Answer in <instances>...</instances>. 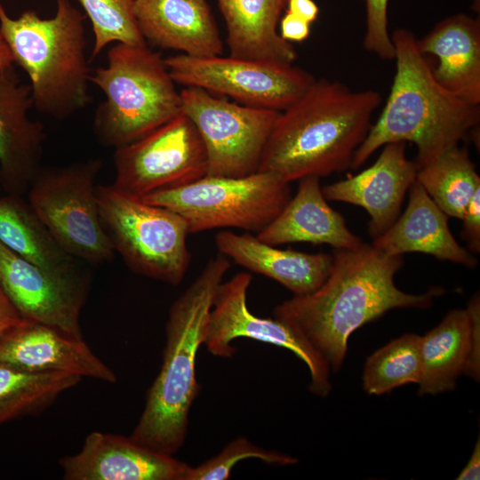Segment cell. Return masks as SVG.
<instances>
[{"instance_id": "obj_1", "label": "cell", "mask_w": 480, "mask_h": 480, "mask_svg": "<svg viewBox=\"0 0 480 480\" xmlns=\"http://www.w3.org/2000/svg\"><path fill=\"white\" fill-rule=\"evenodd\" d=\"M403 264L402 255L387 254L365 243L335 249L324 282L310 293L293 295L276 306L274 317L299 331L337 372L356 330L394 308H428L444 292L441 287L421 294L398 289L395 276Z\"/></svg>"}, {"instance_id": "obj_2", "label": "cell", "mask_w": 480, "mask_h": 480, "mask_svg": "<svg viewBox=\"0 0 480 480\" xmlns=\"http://www.w3.org/2000/svg\"><path fill=\"white\" fill-rule=\"evenodd\" d=\"M380 103L375 90L352 91L340 81L316 79L279 113L258 171L291 183L350 168Z\"/></svg>"}, {"instance_id": "obj_3", "label": "cell", "mask_w": 480, "mask_h": 480, "mask_svg": "<svg viewBox=\"0 0 480 480\" xmlns=\"http://www.w3.org/2000/svg\"><path fill=\"white\" fill-rule=\"evenodd\" d=\"M396 74L386 104L356 149L352 169H357L380 148L392 142H412L418 169L475 135L479 106L471 105L444 89L419 50L417 38L406 28L391 34Z\"/></svg>"}, {"instance_id": "obj_4", "label": "cell", "mask_w": 480, "mask_h": 480, "mask_svg": "<svg viewBox=\"0 0 480 480\" xmlns=\"http://www.w3.org/2000/svg\"><path fill=\"white\" fill-rule=\"evenodd\" d=\"M230 266V260L219 252L171 306L162 366L130 435L134 442L171 456L183 445L198 394L197 351L205 339L214 294Z\"/></svg>"}, {"instance_id": "obj_5", "label": "cell", "mask_w": 480, "mask_h": 480, "mask_svg": "<svg viewBox=\"0 0 480 480\" xmlns=\"http://www.w3.org/2000/svg\"><path fill=\"white\" fill-rule=\"evenodd\" d=\"M56 6L49 19L33 10L13 19L0 1V32L13 63L29 78L36 108L62 120L90 104L92 70L86 57L85 16L70 0H56Z\"/></svg>"}, {"instance_id": "obj_6", "label": "cell", "mask_w": 480, "mask_h": 480, "mask_svg": "<svg viewBox=\"0 0 480 480\" xmlns=\"http://www.w3.org/2000/svg\"><path fill=\"white\" fill-rule=\"evenodd\" d=\"M89 80L106 97L92 122L103 146L116 148L132 142L182 111L164 59L148 44L116 43L108 52L107 66L92 71Z\"/></svg>"}, {"instance_id": "obj_7", "label": "cell", "mask_w": 480, "mask_h": 480, "mask_svg": "<svg viewBox=\"0 0 480 480\" xmlns=\"http://www.w3.org/2000/svg\"><path fill=\"white\" fill-rule=\"evenodd\" d=\"M104 230L115 252L133 272L171 285L183 280L191 255L186 220L177 212L120 191L97 185Z\"/></svg>"}, {"instance_id": "obj_8", "label": "cell", "mask_w": 480, "mask_h": 480, "mask_svg": "<svg viewBox=\"0 0 480 480\" xmlns=\"http://www.w3.org/2000/svg\"><path fill=\"white\" fill-rule=\"evenodd\" d=\"M291 197L289 182L272 172L258 171L244 177L205 175L191 184L141 199L180 214L189 234L220 228L258 234Z\"/></svg>"}, {"instance_id": "obj_9", "label": "cell", "mask_w": 480, "mask_h": 480, "mask_svg": "<svg viewBox=\"0 0 480 480\" xmlns=\"http://www.w3.org/2000/svg\"><path fill=\"white\" fill-rule=\"evenodd\" d=\"M103 166L90 158L58 167H41L28 190V202L59 244L71 256L92 264L114 259L102 226L96 178Z\"/></svg>"}, {"instance_id": "obj_10", "label": "cell", "mask_w": 480, "mask_h": 480, "mask_svg": "<svg viewBox=\"0 0 480 480\" xmlns=\"http://www.w3.org/2000/svg\"><path fill=\"white\" fill-rule=\"evenodd\" d=\"M175 84L203 88L242 105L283 111L294 103L316 78L292 63L233 56L164 59Z\"/></svg>"}, {"instance_id": "obj_11", "label": "cell", "mask_w": 480, "mask_h": 480, "mask_svg": "<svg viewBox=\"0 0 480 480\" xmlns=\"http://www.w3.org/2000/svg\"><path fill=\"white\" fill-rule=\"evenodd\" d=\"M181 110L204 144L207 175L244 177L258 172L261 155L281 111L217 98L196 86L180 92Z\"/></svg>"}, {"instance_id": "obj_12", "label": "cell", "mask_w": 480, "mask_h": 480, "mask_svg": "<svg viewBox=\"0 0 480 480\" xmlns=\"http://www.w3.org/2000/svg\"><path fill=\"white\" fill-rule=\"evenodd\" d=\"M113 186L136 197L177 188L207 175V153L192 121L181 111L114 152Z\"/></svg>"}, {"instance_id": "obj_13", "label": "cell", "mask_w": 480, "mask_h": 480, "mask_svg": "<svg viewBox=\"0 0 480 480\" xmlns=\"http://www.w3.org/2000/svg\"><path fill=\"white\" fill-rule=\"evenodd\" d=\"M252 279L251 274L239 272L218 286L204 341L208 351L215 356L230 357L236 352L230 342L236 338H249L287 348L308 366L309 390L326 396L332 388L330 365L291 324L276 317H259L249 310L247 291Z\"/></svg>"}, {"instance_id": "obj_14", "label": "cell", "mask_w": 480, "mask_h": 480, "mask_svg": "<svg viewBox=\"0 0 480 480\" xmlns=\"http://www.w3.org/2000/svg\"><path fill=\"white\" fill-rule=\"evenodd\" d=\"M0 284L22 317L83 339L80 314L89 277L33 264L0 243Z\"/></svg>"}, {"instance_id": "obj_15", "label": "cell", "mask_w": 480, "mask_h": 480, "mask_svg": "<svg viewBox=\"0 0 480 480\" xmlns=\"http://www.w3.org/2000/svg\"><path fill=\"white\" fill-rule=\"evenodd\" d=\"M66 480H185L190 466L130 436L94 431L59 460Z\"/></svg>"}, {"instance_id": "obj_16", "label": "cell", "mask_w": 480, "mask_h": 480, "mask_svg": "<svg viewBox=\"0 0 480 480\" xmlns=\"http://www.w3.org/2000/svg\"><path fill=\"white\" fill-rule=\"evenodd\" d=\"M0 364L28 372H61L115 383V372L84 339L24 318L0 340Z\"/></svg>"}, {"instance_id": "obj_17", "label": "cell", "mask_w": 480, "mask_h": 480, "mask_svg": "<svg viewBox=\"0 0 480 480\" xmlns=\"http://www.w3.org/2000/svg\"><path fill=\"white\" fill-rule=\"evenodd\" d=\"M32 106L30 85L20 82L14 64L0 67V186L6 194L27 193L42 167L45 132L29 118Z\"/></svg>"}, {"instance_id": "obj_18", "label": "cell", "mask_w": 480, "mask_h": 480, "mask_svg": "<svg viewBox=\"0 0 480 480\" xmlns=\"http://www.w3.org/2000/svg\"><path fill=\"white\" fill-rule=\"evenodd\" d=\"M405 149V142L388 143L370 167L322 187L327 201L351 204L367 212L368 231L373 239L399 217L405 194L416 180L418 167L408 159Z\"/></svg>"}, {"instance_id": "obj_19", "label": "cell", "mask_w": 480, "mask_h": 480, "mask_svg": "<svg viewBox=\"0 0 480 480\" xmlns=\"http://www.w3.org/2000/svg\"><path fill=\"white\" fill-rule=\"evenodd\" d=\"M480 299L476 293L466 309H452L420 339L422 371L419 395L452 391L465 373L480 376Z\"/></svg>"}, {"instance_id": "obj_20", "label": "cell", "mask_w": 480, "mask_h": 480, "mask_svg": "<svg viewBox=\"0 0 480 480\" xmlns=\"http://www.w3.org/2000/svg\"><path fill=\"white\" fill-rule=\"evenodd\" d=\"M146 42L191 57L221 55L223 42L206 0H135Z\"/></svg>"}, {"instance_id": "obj_21", "label": "cell", "mask_w": 480, "mask_h": 480, "mask_svg": "<svg viewBox=\"0 0 480 480\" xmlns=\"http://www.w3.org/2000/svg\"><path fill=\"white\" fill-rule=\"evenodd\" d=\"M417 45L424 56L436 57L437 63L430 68L444 89L471 105H480L479 17H446L417 39Z\"/></svg>"}, {"instance_id": "obj_22", "label": "cell", "mask_w": 480, "mask_h": 480, "mask_svg": "<svg viewBox=\"0 0 480 480\" xmlns=\"http://www.w3.org/2000/svg\"><path fill=\"white\" fill-rule=\"evenodd\" d=\"M300 180L297 193L260 232L258 239L270 245L307 242L326 244L335 249H355L364 242L351 232L343 216L327 203L320 178Z\"/></svg>"}, {"instance_id": "obj_23", "label": "cell", "mask_w": 480, "mask_h": 480, "mask_svg": "<svg viewBox=\"0 0 480 480\" xmlns=\"http://www.w3.org/2000/svg\"><path fill=\"white\" fill-rule=\"evenodd\" d=\"M372 245L389 255L422 252L469 268L477 264L470 252L453 237L448 215L416 180L409 188L405 212L373 239Z\"/></svg>"}, {"instance_id": "obj_24", "label": "cell", "mask_w": 480, "mask_h": 480, "mask_svg": "<svg viewBox=\"0 0 480 480\" xmlns=\"http://www.w3.org/2000/svg\"><path fill=\"white\" fill-rule=\"evenodd\" d=\"M220 253L250 271L269 277L300 296L316 290L328 276L332 255L282 250L249 232L221 231L215 236Z\"/></svg>"}, {"instance_id": "obj_25", "label": "cell", "mask_w": 480, "mask_h": 480, "mask_svg": "<svg viewBox=\"0 0 480 480\" xmlns=\"http://www.w3.org/2000/svg\"><path fill=\"white\" fill-rule=\"evenodd\" d=\"M287 2L218 0L227 28L229 55L292 63L297 58L296 50L277 32Z\"/></svg>"}, {"instance_id": "obj_26", "label": "cell", "mask_w": 480, "mask_h": 480, "mask_svg": "<svg viewBox=\"0 0 480 480\" xmlns=\"http://www.w3.org/2000/svg\"><path fill=\"white\" fill-rule=\"evenodd\" d=\"M0 243L46 269L58 272L79 270L75 259L55 240L22 196H0Z\"/></svg>"}, {"instance_id": "obj_27", "label": "cell", "mask_w": 480, "mask_h": 480, "mask_svg": "<svg viewBox=\"0 0 480 480\" xmlns=\"http://www.w3.org/2000/svg\"><path fill=\"white\" fill-rule=\"evenodd\" d=\"M81 380L67 372H28L0 364V426L41 413Z\"/></svg>"}, {"instance_id": "obj_28", "label": "cell", "mask_w": 480, "mask_h": 480, "mask_svg": "<svg viewBox=\"0 0 480 480\" xmlns=\"http://www.w3.org/2000/svg\"><path fill=\"white\" fill-rule=\"evenodd\" d=\"M416 180L448 216L461 220L480 177L467 148L456 146L417 171Z\"/></svg>"}, {"instance_id": "obj_29", "label": "cell", "mask_w": 480, "mask_h": 480, "mask_svg": "<svg viewBox=\"0 0 480 480\" xmlns=\"http://www.w3.org/2000/svg\"><path fill=\"white\" fill-rule=\"evenodd\" d=\"M421 336L405 333L377 349L366 360L363 387L369 395L380 396L420 380Z\"/></svg>"}, {"instance_id": "obj_30", "label": "cell", "mask_w": 480, "mask_h": 480, "mask_svg": "<svg viewBox=\"0 0 480 480\" xmlns=\"http://www.w3.org/2000/svg\"><path fill=\"white\" fill-rule=\"evenodd\" d=\"M90 19L94 43L90 60L111 43L143 44L134 13L135 0H78Z\"/></svg>"}, {"instance_id": "obj_31", "label": "cell", "mask_w": 480, "mask_h": 480, "mask_svg": "<svg viewBox=\"0 0 480 480\" xmlns=\"http://www.w3.org/2000/svg\"><path fill=\"white\" fill-rule=\"evenodd\" d=\"M246 459H258L268 464L292 465L298 460L275 451L260 447L246 437L239 436L229 442L216 456L196 468L190 467L185 480H225L233 467Z\"/></svg>"}, {"instance_id": "obj_32", "label": "cell", "mask_w": 480, "mask_h": 480, "mask_svg": "<svg viewBox=\"0 0 480 480\" xmlns=\"http://www.w3.org/2000/svg\"><path fill=\"white\" fill-rule=\"evenodd\" d=\"M366 11L364 48L384 60H394L395 47L388 28V0H363Z\"/></svg>"}, {"instance_id": "obj_33", "label": "cell", "mask_w": 480, "mask_h": 480, "mask_svg": "<svg viewBox=\"0 0 480 480\" xmlns=\"http://www.w3.org/2000/svg\"><path fill=\"white\" fill-rule=\"evenodd\" d=\"M461 220L460 237L467 243V250L480 253V188L474 193Z\"/></svg>"}, {"instance_id": "obj_34", "label": "cell", "mask_w": 480, "mask_h": 480, "mask_svg": "<svg viewBox=\"0 0 480 480\" xmlns=\"http://www.w3.org/2000/svg\"><path fill=\"white\" fill-rule=\"evenodd\" d=\"M279 24V35L289 43L302 42L309 36L311 24L287 11L282 15Z\"/></svg>"}, {"instance_id": "obj_35", "label": "cell", "mask_w": 480, "mask_h": 480, "mask_svg": "<svg viewBox=\"0 0 480 480\" xmlns=\"http://www.w3.org/2000/svg\"><path fill=\"white\" fill-rule=\"evenodd\" d=\"M23 319L0 284V340Z\"/></svg>"}, {"instance_id": "obj_36", "label": "cell", "mask_w": 480, "mask_h": 480, "mask_svg": "<svg viewBox=\"0 0 480 480\" xmlns=\"http://www.w3.org/2000/svg\"><path fill=\"white\" fill-rule=\"evenodd\" d=\"M285 11L309 24L316 20L319 13V8L313 0H288Z\"/></svg>"}, {"instance_id": "obj_37", "label": "cell", "mask_w": 480, "mask_h": 480, "mask_svg": "<svg viewBox=\"0 0 480 480\" xmlns=\"http://www.w3.org/2000/svg\"><path fill=\"white\" fill-rule=\"evenodd\" d=\"M480 478V438L475 444L473 452L464 468L456 477L457 480H478Z\"/></svg>"}, {"instance_id": "obj_38", "label": "cell", "mask_w": 480, "mask_h": 480, "mask_svg": "<svg viewBox=\"0 0 480 480\" xmlns=\"http://www.w3.org/2000/svg\"><path fill=\"white\" fill-rule=\"evenodd\" d=\"M14 64L12 56L0 32V67Z\"/></svg>"}, {"instance_id": "obj_39", "label": "cell", "mask_w": 480, "mask_h": 480, "mask_svg": "<svg viewBox=\"0 0 480 480\" xmlns=\"http://www.w3.org/2000/svg\"><path fill=\"white\" fill-rule=\"evenodd\" d=\"M472 8L474 12L478 13L480 10V0H473Z\"/></svg>"}]
</instances>
